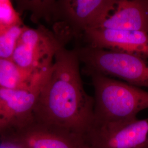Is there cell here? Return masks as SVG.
<instances>
[{"instance_id":"1","label":"cell","mask_w":148,"mask_h":148,"mask_svg":"<svg viewBox=\"0 0 148 148\" xmlns=\"http://www.w3.org/2000/svg\"><path fill=\"white\" fill-rule=\"evenodd\" d=\"M79 63L75 48L63 47L57 52L40 90L33 120L85 142L94 124L95 98L85 90Z\"/></svg>"},{"instance_id":"2","label":"cell","mask_w":148,"mask_h":148,"mask_svg":"<svg viewBox=\"0 0 148 148\" xmlns=\"http://www.w3.org/2000/svg\"><path fill=\"white\" fill-rule=\"evenodd\" d=\"M95 90L94 125L131 121L148 108V91L98 73L87 75Z\"/></svg>"},{"instance_id":"3","label":"cell","mask_w":148,"mask_h":148,"mask_svg":"<svg viewBox=\"0 0 148 148\" xmlns=\"http://www.w3.org/2000/svg\"><path fill=\"white\" fill-rule=\"evenodd\" d=\"M84 73L118 78L137 87L148 88V61L135 55L88 46L75 48Z\"/></svg>"},{"instance_id":"4","label":"cell","mask_w":148,"mask_h":148,"mask_svg":"<svg viewBox=\"0 0 148 148\" xmlns=\"http://www.w3.org/2000/svg\"><path fill=\"white\" fill-rule=\"evenodd\" d=\"M117 0L53 1L48 22L70 39L98 28L114 10Z\"/></svg>"},{"instance_id":"5","label":"cell","mask_w":148,"mask_h":148,"mask_svg":"<svg viewBox=\"0 0 148 148\" xmlns=\"http://www.w3.org/2000/svg\"><path fill=\"white\" fill-rule=\"evenodd\" d=\"M66 43L58 34L42 25L36 28L26 26L12 60L31 74H40L52 67L56 53Z\"/></svg>"},{"instance_id":"6","label":"cell","mask_w":148,"mask_h":148,"mask_svg":"<svg viewBox=\"0 0 148 148\" xmlns=\"http://www.w3.org/2000/svg\"><path fill=\"white\" fill-rule=\"evenodd\" d=\"M49 69L38 75L24 87L0 88V133L24 125L33 119L37 99Z\"/></svg>"},{"instance_id":"7","label":"cell","mask_w":148,"mask_h":148,"mask_svg":"<svg viewBox=\"0 0 148 148\" xmlns=\"http://www.w3.org/2000/svg\"><path fill=\"white\" fill-rule=\"evenodd\" d=\"M85 142L88 148H148V118L94 125Z\"/></svg>"},{"instance_id":"8","label":"cell","mask_w":148,"mask_h":148,"mask_svg":"<svg viewBox=\"0 0 148 148\" xmlns=\"http://www.w3.org/2000/svg\"><path fill=\"white\" fill-rule=\"evenodd\" d=\"M1 143L18 148H88L85 142L35 121L0 133Z\"/></svg>"},{"instance_id":"9","label":"cell","mask_w":148,"mask_h":148,"mask_svg":"<svg viewBox=\"0 0 148 148\" xmlns=\"http://www.w3.org/2000/svg\"><path fill=\"white\" fill-rule=\"evenodd\" d=\"M86 46L148 59V33L97 28L84 32Z\"/></svg>"},{"instance_id":"10","label":"cell","mask_w":148,"mask_h":148,"mask_svg":"<svg viewBox=\"0 0 148 148\" xmlns=\"http://www.w3.org/2000/svg\"><path fill=\"white\" fill-rule=\"evenodd\" d=\"M98 28L148 33V0H117L114 10Z\"/></svg>"},{"instance_id":"11","label":"cell","mask_w":148,"mask_h":148,"mask_svg":"<svg viewBox=\"0 0 148 148\" xmlns=\"http://www.w3.org/2000/svg\"><path fill=\"white\" fill-rule=\"evenodd\" d=\"M39 74L33 75L27 72L19 66L12 59L0 58V88H1L16 89L24 87L32 82Z\"/></svg>"},{"instance_id":"12","label":"cell","mask_w":148,"mask_h":148,"mask_svg":"<svg viewBox=\"0 0 148 148\" xmlns=\"http://www.w3.org/2000/svg\"><path fill=\"white\" fill-rule=\"evenodd\" d=\"M25 27L22 23L0 32V58L12 59Z\"/></svg>"},{"instance_id":"13","label":"cell","mask_w":148,"mask_h":148,"mask_svg":"<svg viewBox=\"0 0 148 148\" xmlns=\"http://www.w3.org/2000/svg\"><path fill=\"white\" fill-rule=\"evenodd\" d=\"M20 14L10 0H0V32L22 24Z\"/></svg>"},{"instance_id":"14","label":"cell","mask_w":148,"mask_h":148,"mask_svg":"<svg viewBox=\"0 0 148 148\" xmlns=\"http://www.w3.org/2000/svg\"><path fill=\"white\" fill-rule=\"evenodd\" d=\"M0 148H18L14 145H12L9 144L1 143L0 144Z\"/></svg>"}]
</instances>
